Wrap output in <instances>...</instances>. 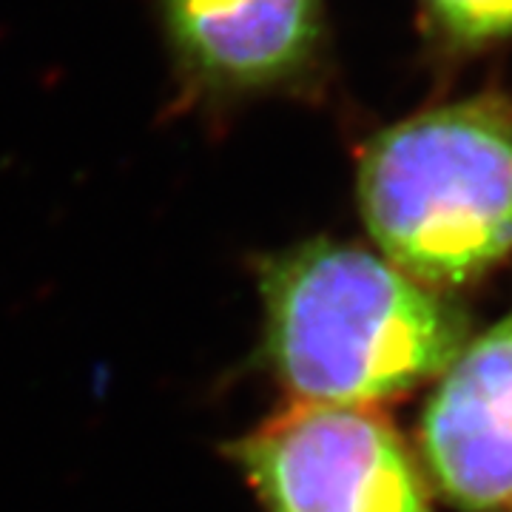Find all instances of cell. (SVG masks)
<instances>
[{
    "mask_svg": "<svg viewBox=\"0 0 512 512\" xmlns=\"http://www.w3.org/2000/svg\"><path fill=\"white\" fill-rule=\"evenodd\" d=\"M265 345L299 402L373 407L441 376L467 342L456 302L390 259L308 239L262 265Z\"/></svg>",
    "mask_w": 512,
    "mask_h": 512,
    "instance_id": "1",
    "label": "cell"
},
{
    "mask_svg": "<svg viewBox=\"0 0 512 512\" xmlns=\"http://www.w3.org/2000/svg\"><path fill=\"white\" fill-rule=\"evenodd\" d=\"M356 197L399 271L439 293L476 282L512 254V106L478 94L382 128Z\"/></svg>",
    "mask_w": 512,
    "mask_h": 512,
    "instance_id": "2",
    "label": "cell"
},
{
    "mask_svg": "<svg viewBox=\"0 0 512 512\" xmlns=\"http://www.w3.org/2000/svg\"><path fill=\"white\" fill-rule=\"evenodd\" d=\"M268 512H430L424 478L370 407L299 402L237 444Z\"/></svg>",
    "mask_w": 512,
    "mask_h": 512,
    "instance_id": "3",
    "label": "cell"
},
{
    "mask_svg": "<svg viewBox=\"0 0 512 512\" xmlns=\"http://www.w3.org/2000/svg\"><path fill=\"white\" fill-rule=\"evenodd\" d=\"M421 453L461 510H512V313L441 373L421 421Z\"/></svg>",
    "mask_w": 512,
    "mask_h": 512,
    "instance_id": "4",
    "label": "cell"
},
{
    "mask_svg": "<svg viewBox=\"0 0 512 512\" xmlns=\"http://www.w3.org/2000/svg\"><path fill=\"white\" fill-rule=\"evenodd\" d=\"M165 26L188 77L211 94L274 92L322 49V0H165Z\"/></svg>",
    "mask_w": 512,
    "mask_h": 512,
    "instance_id": "5",
    "label": "cell"
},
{
    "mask_svg": "<svg viewBox=\"0 0 512 512\" xmlns=\"http://www.w3.org/2000/svg\"><path fill=\"white\" fill-rule=\"evenodd\" d=\"M427 32L458 55L512 40V0H419Z\"/></svg>",
    "mask_w": 512,
    "mask_h": 512,
    "instance_id": "6",
    "label": "cell"
}]
</instances>
